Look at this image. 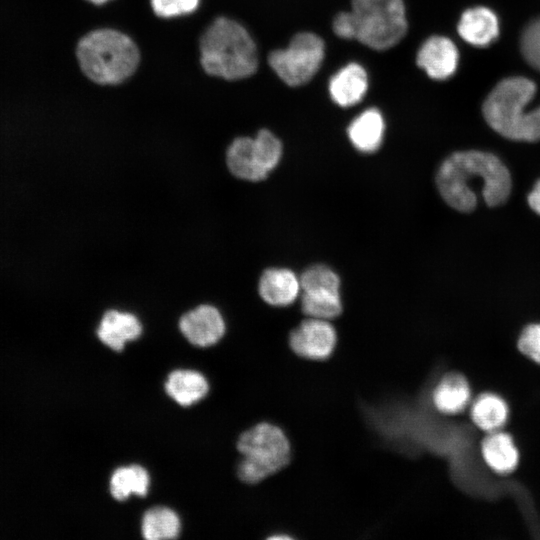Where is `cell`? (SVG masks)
Listing matches in <instances>:
<instances>
[{"mask_svg": "<svg viewBox=\"0 0 540 540\" xmlns=\"http://www.w3.org/2000/svg\"><path fill=\"white\" fill-rule=\"evenodd\" d=\"M436 183L445 202L460 212L477 205L480 189L490 207L503 204L511 191V177L505 165L493 154L461 151L450 155L440 166Z\"/></svg>", "mask_w": 540, "mask_h": 540, "instance_id": "obj_1", "label": "cell"}, {"mask_svg": "<svg viewBox=\"0 0 540 540\" xmlns=\"http://www.w3.org/2000/svg\"><path fill=\"white\" fill-rule=\"evenodd\" d=\"M200 62L210 75L239 80L251 76L257 70V48L241 24L220 17L201 36Z\"/></svg>", "mask_w": 540, "mask_h": 540, "instance_id": "obj_2", "label": "cell"}, {"mask_svg": "<svg viewBox=\"0 0 540 540\" xmlns=\"http://www.w3.org/2000/svg\"><path fill=\"white\" fill-rule=\"evenodd\" d=\"M536 93V85L525 77L500 81L486 97L483 115L489 126L505 138L515 141L540 140V107L527 111Z\"/></svg>", "mask_w": 540, "mask_h": 540, "instance_id": "obj_3", "label": "cell"}, {"mask_svg": "<svg viewBox=\"0 0 540 540\" xmlns=\"http://www.w3.org/2000/svg\"><path fill=\"white\" fill-rule=\"evenodd\" d=\"M77 59L83 73L98 84H118L136 70L139 51L125 34L99 29L86 34L77 45Z\"/></svg>", "mask_w": 540, "mask_h": 540, "instance_id": "obj_4", "label": "cell"}, {"mask_svg": "<svg viewBox=\"0 0 540 540\" xmlns=\"http://www.w3.org/2000/svg\"><path fill=\"white\" fill-rule=\"evenodd\" d=\"M243 456L237 469L239 478L255 484L282 469L290 460V444L283 431L269 423H259L238 439Z\"/></svg>", "mask_w": 540, "mask_h": 540, "instance_id": "obj_5", "label": "cell"}, {"mask_svg": "<svg viewBox=\"0 0 540 540\" xmlns=\"http://www.w3.org/2000/svg\"><path fill=\"white\" fill-rule=\"evenodd\" d=\"M355 39L374 50H387L405 36L408 24L403 0H352Z\"/></svg>", "mask_w": 540, "mask_h": 540, "instance_id": "obj_6", "label": "cell"}, {"mask_svg": "<svg viewBox=\"0 0 540 540\" xmlns=\"http://www.w3.org/2000/svg\"><path fill=\"white\" fill-rule=\"evenodd\" d=\"M325 55L323 40L312 32L294 35L288 46L272 51L268 63L289 86L307 83L319 70Z\"/></svg>", "mask_w": 540, "mask_h": 540, "instance_id": "obj_7", "label": "cell"}, {"mask_svg": "<svg viewBox=\"0 0 540 540\" xmlns=\"http://www.w3.org/2000/svg\"><path fill=\"white\" fill-rule=\"evenodd\" d=\"M290 346L301 357L322 360L331 355L336 344V332L324 319L303 321L290 334Z\"/></svg>", "mask_w": 540, "mask_h": 540, "instance_id": "obj_8", "label": "cell"}, {"mask_svg": "<svg viewBox=\"0 0 540 540\" xmlns=\"http://www.w3.org/2000/svg\"><path fill=\"white\" fill-rule=\"evenodd\" d=\"M179 329L191 344L209 347L223 337L226 327L220 311L215 306L201 304L180 317Z\"/></svg>", "mask_w": 540, "mask_h": 540, "instance_id": "obj_9", "label": "cell"}, {"mask_svg": "<svg viewBox=\"0 0 540 540\" xmlns=\"http://www.w3.org/2000/svg\"><path fill=\"white\" fill-rule=\"evenodd\" d=\"M225 161L228 171L240 180L261 181L270 172L255 138H235L226 150Z\"/></svg>", "mask_w": 540, "mask_h": 540, "instance_id": "obj_10", "label": "cell"}, {"mask_svg": "<svg viewBox=\"0 0 540 540\" xmlns=\"http://www.w3.org/2000/svg\"><path fill=\"white\" fill-rule=\"evenodd\" d=\"M459 61L458 49L449 38L432 36L420 47L416 56L417 65L429 77L435 80H445L451 77Z\"/></svg>", "mask_w": 540, "mask_h": 540, "instance_id": "obj_11", "label": "cell"}, {"mask_svg": "<svg viewBox=\"0 0 540 540\" xmlns=\"http://www.w3.org/2000/svg\"><path fill=\"white\" fill-rule=\"evenodd\" d=\"M96 333L104 345L120 352L127 342L140 337L142 324L131 312L109 309L103 314Z\"/></svg>", "mask_w": 540, "mask_h": 540, "instance_id": "obj_12", "label": "cell"}, {"mask_svg": "<svg viewBox=\"0 0 540 540\" xmlns=\"http://www.w3.org/2000/svg\"><path fill=\"white\" fill-rule=\"evenodd\" d=\"M457 30L467 43L486 47L498 38L499 21L492 10L478 6L463 12Z\"/></svg>", "mask_w": 540, "mask_h": 540, "instance_id": "obj_13", "label": "cell"}, {"mask_svg": "<svg viewBox=\"0 0 540 540\" xmlns=\"http://www.w3.org/2000/svg\"><path fill=\"white\" fill-rule=\"evenodd\" d=\"M368 88L365 69L357 63H349L334 74L329 82L332 100L341 107L357 104Z\"/></svg>", "mask_w": 540, "mask_h": 540, "instance_id": "obj_14", "label": "cell"}, {"mask_svg": "<svg viewBox=\"0 0 540 540\" xmlns=\"http://www.w3.org/2000/svg\"><path fill=\"white\" fill-rule=\"evenodd\" d=\"M300 281L289 269H266L258 284L260 297L272 306H286L295 301L300 291Z\"/></svg>", "mask_w": 540, "mask_h": 540, "instance_id": "obj_15", "label": "cell"}, {"mask_svg": "<svg viewBox=\"0 0 540 540\" xmlns=\"http://www.w3.org/2000/svg\"><path fill=\"white\" fill-rule=\"evenodd\" d=\"M384 119L376 108H369L359 114L348 127V137L354 147L365 153L377 150L384 134Z\"/></svg>", "mask_w": 540, "mask_h": 540, "instance_id": "obj_16", "label": "cell"}, {"mask_svg": "<svg viewBox=\"0 0 540 540\" xmlns=\"http://www.w3.org/2000/svg\"><path fill=\"white\" fill-rule=\"evenodd\" d=\"M165 390L179 405L190 406L206 396L209 385L200 372L179 369L168 375Z\"/></svg>", "mask_w": 540, "mask_h": 540, "instance_id": "obj_17", "label": "cell"}, {"mask_svg": "<svg viewBox=\"0 0 540 540\" xmlns=\"http://www.w3.org/2000/svg\"><path fill=\"white\" fill-rule=\"evenodd\" d=\"M481 452L487 465L498 473H509L518 463V451L510 435L493 431L484 438Z\"/></svg>", "mask_w": 540, "mask_h": 540, "instance_id": "obj_18", "label": "cell"}, {"mask_svg": "<svg viewBox=\"0 0 540 540\" xmlns=\"http://www.w3.org/2000/svg\"><path fill=\"white\" fill-rule=\"evenodd\" d=\"M432 399L438 411L445 414L459 413L469 403L468 382L459 374H449L437 384Z\"/></svg>", "mask_w": 540, "mask_h": 540, "instance_id": "obj_19", "label": "cell"}, {"mask_svg": "<svg viewBox=\"0 0 540 540\" xmlns=\"http://www.w3.org/2000/svg\"><path fill=\"white\" fill-rule=\"evenodd\" d=\"M150 484L149 474L140 465H129L117 468L110 478L109 489L114 499L123 501L130 495L144 497Z\"/></svg>", "mask_w": 540, "mask_h": 540, "instance_id": "obj_20", "label": "cell"}, {"mask_svg": "<svg viewBox=\"0 0 540 540\" xmlns=\"http://www.w3.org/2000/svg\"><path fill=\"white\" fill-rule=\"evenodd\" d=\"M470 414L477 427L487 432H493L505 424L508 417V407L501 397L485 393L474 401Z\"/></svg>", "mask_w": 540, "mask_h": 540, "instance_id": "obj_21", "label": "cell"}, {"mask_svg": "<svg viewBox=\"0 0 540 540\" xmlns=\"http://www.w3.org/2000/svg\"><path fill=\"white\" fill-rule=\"evenodd\" d=\"M180 527L178 515L172 509L163 506L147 510L141 523L142 535L147 540L177 538Z\"/></svg>", "mask_w": 540, "mask_h": 540, "instance_id": "obj_22", "label": "cell"}, {"mask_svg": "<svg viewBox=\"0 0 540 540\" xmlns=\"http://www.w3.org/2000/svg\"><path fill=\"white\" fill-rule=\"evenodd\" d=\"M302 310L310 318H335L342 311L340 295L333 292H303Z\"/></svg>", "mask_w": 540, "mask_h": 540, "instance_id": "obj_23", "label": "cell"}, {"mask_svg": "<svg viewBox=\"0 0 540 540\" xmlns=\"http://www.w3.org/2000/svg\"><path fill=\"white\" fill-rule=\"evenodd\" d=\"M300 287L303 292H333L339 293L340 280L329 267L315 265L300 277Z\"/></svg>", "mask_w": 540, "mask_h": 540, "instance_id": "obj_24", "label": "cell"}, {"mask_svg": "<svg viewBox=\"0 0 540 540\" xmlns=\"http://www.w3.org/2000/svg\"><path fill=\"white\" fill-rule=\"evenodd\" d=\"M520 48L526 62L540 71V17L531 20L524 28Z\"/></svg>", "mask_w": 540, "mask_h": 540, "instance_id": "obj_25", "label": "cell"}, {"mask_svg": "<svg viewBox=\"0 0 540 540\" xmlns=\"http://www.w3.org/2000/svg\"><path fill=\"white\" fill-rule=\"evenodd\" d=\"M199 0H151V6L157 16L169 18L193 12Z\"/></svg>", "mask_w": 540, "mask_h": 540, "instance_id": "obj_26", "label": "cell"}, {"mask_svg": "<svg viewBox=\"0 0 540 540\" xmlns=\"http://www.w3.org/2000/svg\"><path fill=\"white\" fill-rule=\"evenodd\" d=\"M519 350L540 364V324H530L524 328L518 339Z\"/></svg>", "mask_w": 540, "mask_h": 540, "instance_id": "obj_27", "label": "cell"}, {"mask_svg": "<svg viewBox=\"0 0 540 540\" xmlns=\"http://www.w3.org/2000/svg\"><path fill=\"white\" fill-rule=\"evenodd\" d=\"M334 33L343 39H355V24L351 11L339 12L333 20Z\"/></svg>", "mask_w": 540, "mask_h": 540, "instance_id": "obj_28", "label": "cell"}, {"mask_svg": "<svg viewBox=\"0 0 540 540\" xmlns=\"http://www.w3.org/2000/svg\"><path fill=\"white\" fill-rule=\"evenodd\" d=\"M528 204L532 210L540 215V180L536 182L533 190L529 193Z\"/></svg>", "mask_w": 540, "mask_h": 540, "instance_id": "obj_29", "label": "cell"}, {"mask_svg": "<svg viewBox=\"0 0 540 540\" xmlns=\"http://www.w3.org/2000/svg\"><path fill=\"white\" fill-rule=\"evenodd\" d=\"M89 2H92L94 4H103L107 2L108 0H88Z\"/></svg>", "mask_w": 540, "mask_h": 540, "instance_id": "obj_30", "label": "cell"}]
</instances>
